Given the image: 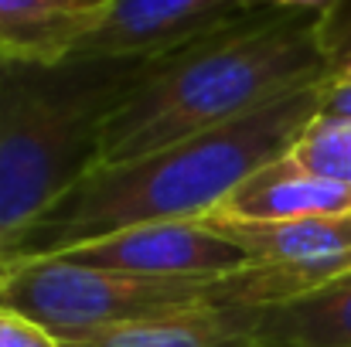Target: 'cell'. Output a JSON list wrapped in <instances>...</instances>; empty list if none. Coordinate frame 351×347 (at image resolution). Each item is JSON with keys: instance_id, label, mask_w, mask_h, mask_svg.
Returning <instances> with one entry per match:
<instances>
[{"instance_id": "1", "label": "cell", "mask_w": 351, "mask_h": 347, "mask_svg": "<svg viewBox=\"0 0 351 347\" xmlns=\"http://www.w3.org/2000/svg\"><path fill=\"white\" fill-rule=\"evenodd\" d=\"M328 75V17L259 7L143 65L103 129V164L136 160L171 143L259 113Z\"/></svg>"}, {"instance_id": "2", "label": "cell", "mask_w": 351, "mask_h": 347, "mask_svg": "<svg viewBox=\"0 0 351 347\" xmlns=\"http://www.w3.org/2000/svg\"><path fill=\"white\" fill-rule=\"evenodd\" d=\"M317 113L321 86H311L212 133L136 160L99 164L21 235L3 266L62 255L140 225L208 222L249 174L287 157Z\"/></svg>"}, {"instance_id": "3", "label": "cell", "mask_w": 351, "mask_h": 347, "mask_svg": "<svg viewBox=\"0 0 351 347\" xmlns=\"http://www.w3.org/2000/svg\"><path fill=\"white\" fill-rule=\"evenodd\" d=\"M143 65H0V269L21 235L103 164L106 119Z\"/></svg>"}, {"instance_id": "4", "label": "cell", "mask_w": 351, "mask_h": 347, "mask_svg": "<svg viewBox=\"0 0 351 347\" xmlns=\"http://www.w3.org/2000/svg\"><path fill=\"white\" fill-rule=\"evenodd\" d=\"M0 303L27 313L58 341L79 344L119 327L198 310L273 307L280 296L259 266L215 279H140L48 255L3 266Z\"/></svg>"}, {"instance_id": "5", "label": "cell", "mask_w": 351, "mask_h": 347, "mask_svg": "<svg viewBox=\"0 0 351 347\" xmlns=\"http://www.w3.org/2000/svg\"><path fill=\"white\" fill-rule=\"evenodd\" d=\"M62 259L140 279H215L252 266L245 248L212 222L140 225L69 248Z\"/></svg>"}, {"instance_id": "6", "label": "cell", "mask_w": 351, "mask_h": 347, "mask_svg": "<svg viewBox=\"0 0 351 347\" xmlns=\"http://www.w3.org/2000/svg\"><path fill=\"white\" fill-rule=\"evenodd\" d=\"M266 7L263 0H113L69 62H154Z\"/></svg>"}, {"instance_id": "7", "label": "cell", "mask_w": 351, "mask_h": 347, "mask_svg": "<svg viewBox=\"0 0 351 347\" xmlns=\"http://www.w3.org/2000/svg\"><path fill=\"white\" fill-rule=\"evenodd\" d=\"M208 222L242 245L252 266L266 269L280 303L351 272V215L300 222Z\"/></svg>"}, {"instance_id": "8", "label": "cell", "mask_w": 351, "mask_h": 347, "mask_svg": "<svg viewBox=\"0 0 351 347\" xmlns=\"http://www.w3.org/2000/svg\"><path fill=\"white\" fill-rule=\"evenodd\" d=\"M351 215V184L300 167L290 153L249 174L212 215L222 222H300Z\"/></svg>"}, {"instance_id": "9", "label": "cell", "mask_w": 351, "mask_h": 347, "mask_svg": "<svg viewBox=\"0 0 351 347\" xmlns=\"http://www.w3.org/2000/svg\"><path fill=\"white\" fill-rule=\"evenodd\" d=\"M113 0H0V65H62Z\"/></svg>"}, {"instance_id": "10", "label": "cell", "mask_w": 351, "mask_h": 347, "mask_svg": "<svg viewBox=\"0 0 351 347\" xmlns=\"http://www.w3.org/2000/svg\"><path fill=\"white\" fill-rule=\"evenodd\" d=\"M263 347H351V272L287 303L259 307Z\"/></svg>"}, {"instance_id": "11", "label": "cell", "mask_w": 351, "mask_h": 347, "mask_svg": "<svg viewBox=\"0 0 351 347\" xmlns=\"http://www.w3.org/2000/svg\"><path fill=\"white\" fill-rule=\"evenodd\" d=\"M256 317L259 307H219L119 327L65 347H263L256 334Z\"/></svg>"}, {"instance_id": "12", "label": "cell", "mask_w": 351, "mask_h": 347, "mask_svg": "<svg viewBox=\"0 0 351 347\" xmlns=\"http://www.w3.org/2000/svg\"><path fill=\"white\" fill-rule=\"evenodd\" d=\"M290 157L321 177L351 184V119L317 113L297 136Z\"/></svg>"}, {"instance_id": "13", "label": "cell", "mask_w": 351, "mask_h": 347, "mask_svg": "<svg viewBox=\"0 0 351 347\" xmlns=\"http://www.w3.org/2000/svg\"><path fill=\"white\" fill-rule=\"evenodd\" d=\"M0 347H65V341H58L27 313L0 303Z\"/></svg>"}, {"instance_id": "14", "label": "cell", "mask_w": 351, "mask_h": 347, "mask_svg": "<svg viewBox=\"0 0 351 347\" xmlns=\"http://www.w3.org/2000/svg\"><path fill=\"white\" fill-rule=\"evenodd\" d=\"M351 79V14L328 17V75L324 82Z\"/></svg>"}, {"instance_id": "15", "label": "cell", "mask_w": 351, "mask_h": 347, "mask_svg": "<svg viewBox=\"0 0 351 347\" xmlns=\"http://www.w3.org/2000/svg\"><path fill=\"white\" fill-rule=\"evenodd\" d=\"M321 116L351 119V79L348 82H321Z\"/></svg>"}, {"instance_id": "16", "label": "cell", "mask_w": 351, "mask_h": 347, "mask_svg": "<svg viewBox=\"0 0 351 347\" xmlns=\"http://www.w3.org/2000/svg\"><path fill=\"white\" fill-rule=\"evenodd\" d=\"M266 7H280V10H311V14H324L331 17L345 0H263Z\"/></svg>"}, {"instance_id": "17", "label": "cell", "mask_w": 351, "mask_h": 347, "mask_svg": "<svg viewBox=\"0 0 351 347\" xmlns=\"http://www.w3.org/2000/svg\"><path fill=\"white\" fill-rule=\"evenodd\" d=\"M335 14H351V0H345V3H341V7L335 10ZM335 14H331V17H335Z\"/></svg>"}]
</instances>
